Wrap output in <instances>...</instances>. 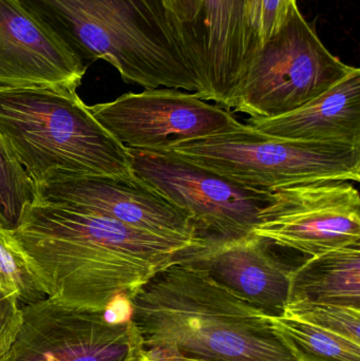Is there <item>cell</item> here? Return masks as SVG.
<instances>
[{"label": "cell", "mask_w": 360, "mask_h": 361, "mask_svg": "<svg viewBox=\"0 0 360 361\" xmlns=\"http://www.w3.org/2000/svg\"><path fill=\"white\" fill-rule=\"evenodd\" d=\"M49 298L107 311L192 247L111 219L34 200L8 231Z\"/></svg>", "instance_id": "1"}, {"label": "cell", "mask_w": 360, "mask_h": 361, "mask_svg": "<svg viewBox=\"0 0 360 361\" xmlns=\"http://www.w3.org/2000/svg\"><path fill=\"white\" fill-rule=\"evenodd\" d=\"M144 350L200 361H296L272 317L199 269L173 262L131 297Z\"/></svg>", "instance_id": "2"}, {"label": "cell", "mask_w": 360, "mask_h": 361, "mask_svg": "<svg viewBox=\"0 0 360 361\" xmlns=\"http://www.w3.org/2000/svg\"><path fill=\"white\" fill-rule=\"evenodd\" d=\"M87 67L105 61L128 84L183 89L199 82L162 0H17Z\"/></svg>", "instance_id": "3"}, {"label": "cell", "mask_w": 360, "mask_h": 361, "mask_svg": "<svg viewBox=\"0 0 360 361\" xmlns=\"http://www.w3.org/2000/svg\"><path fill=\"white\" fill-rule=\"evenodd\" d=\"M0 135L34 185L52 173L135 175L127 148L76 89L0 88Z\"/></svg>", "instance_id": "4"}, {"label": "cell", "mask_w": 360, "mask_h": 361, "mask_svg": "<svg viewBox=\"0 0 360 361\" xmlns=\"http://www.w3.org/2000/svg\"><path fill=\"white\" fill-rule=\"evenodd\" d=\"M166 149L258 190L317 180H360V148L283 141L259 135L249 125L244 130L182 142Z\"/></svg>", "instance_id": "5"}, {"label": "cell", "mask_w": 360, "mask_h": 361, "mask_svg": "<svg viewBox=\"0 0 360 361\" xmlns=\"http://www.w3.org/2000/svg\"><path fill=\"white\" fill-rule=\"evenodd\" d=\"M355 68L328 50L297 6L254 53L230 109L251 118L283 116L314 101Z\"/></svg>", "instance_id": "6"}, {"label": "cell", "mask_w": 360, "mask_h": 361, "mask_svg": "<svg viewBox=\"0 0 360 361\" xmlns=\"http://www.w3.org/2000/svg\"><path fill=\"white\" fill-rule=\"evenodd\" d=\"M127 150L135 175L184 210L203 238L234 240L253 235L270 191L230 182L168 149Z\"/></svg>", "instance_id": "7"}, {"label": "cell", "mask_w": 360, "mask_h": 361, "mask_svg": "<svg viewBox=\"0 0 360 361\" xmlns=\"http://www.w3.org/2000/svg\"><path fill=\"white\" fill-rule=\"evenodd\" d=\"M252 233L309 257L360 245V197L350 180H317L268 192Z\"/></svg>", "instance_id": "8"}, {"label": "cell", "mask_w": 360, "mask_h": 361, "mask_svg": "<svg viewBox=\"0 0 360 361\" xmlns=\"http://www.w3.org/2000/svg\"><path fill=\"white\" fill-rule=\"evenodd\" d=\"M16 341L0 361H139L144 353L132 320L118 322L46 298L23 307Z\"/></svg>", "instance_id": "9"}, {"label": "cell", "mask_w": 360, "mask_h": 361, "mask_svg": "<svg viewBox=\"0 0 360 361\" xmlns=\"http://www.w3.org/2000/svg\"><path fill=\"white\" fill-rule=\"evenodd\" d=\"M90 110L118 142L132 149H166L247 127L230 110L180 89L125 93L114 101L91 106Z\"/></svg>", "instance_id": "10"}, {"label": "cell", "mask_w": 360, "mask_h": 361, "mask_svg": "<svg viewBox=\"0 0 360 361\" xmlns=\"http://www.w3.org/2000/svg\"><path fill=\"white\" fill-rule=\"evenodd\" d=\"M35 187L36 200L66 206L190 246L203 243L198 226L181 208L135 175L52 173Z\"/></svg>", "instance_id": "11"}, {"label": "cell", "mask_w": 360, "mask_h": 361, "mask_svg": "<svg viewBox=\"0 0 360 361\" xmlns=\"http://www.w3.org/2000/svg\"><path fill=\"white\" fill-rule=\"evenodd\" d=\"M271 244L251 235L241 239L204 238L175 262L202 271L213 281L271 317L283 316L294 267L275 256Z\"/></svg>", "instance_id": "12"}, {"label": "cell", "mask_w": 360, "mask_h": 361, "mask_svg": "<svg viewBox=\"0 0 360 361\" xmlns=\"http://www.w3.org/2000/svg\"><path fill=\"white\" fill-rule=\"evenodd\" d=\"M244 0H202L190 23H180V39L199 82L196 94L230 110L247 63L243 35Z\"/></svg>", "instance_id": "13"}, {"label": "cell", "mask_w": 360, "mask_h": 361, "mask_svg": "<svg viewBox=\"0 0 360 361\" xmlns=\"http://www.w3.org/2000/svg\"><path fill=\"white\" fill-rule=\"evenodd\" d=\"M87 67L17 0H0V88L77 89Z\"/></svg>", "instance_id": "14"}, {"label": "cell", "mask_w": 360, "mask_h": 361, "mask_svg": "<svg viewBox=\"0 0 360 361\" xmlns=\"http://www.w3.org/2000/svg\"><path fill=\"white\" fill-rule=\"evenodd\" d=\"M247 122L259 135L283 141L360 148V69L294 111Z\"/></svg>", "instance_id": "15"}, {"label": "cell", "mask_w": 360, "mask_h": 361, "mask_svg": "<svg viewBox=\"0 0 360 361\" xmlns=\"http://www.w3.org/2000/svg\"><path fill=\"white\" fill-rule=\"evenodd\" d=\"M291 302L330 303L360 310V245L309 257L294 267Z\"/></svg>", "instance_id": "16"}, {"label": "cell", "mask_w": 360, "mask_h": 361, "mask_svg": "<svg viewBox=\"0 0 360 361\" xmlns=\"http://www.w3.org/2000/svg\"><path fill=\"white\" fill-rule=\"evenodd\" d=\"M272 322L296 361H360V345L350 339L291 316Z\"/></svg>", "instance_id": "17"}, {"label": "cell", "mask_w": 360, "mask_h": 361, "mask_svg": "<svg viewBox=\"0 0 360 361\" xmlns=\"http://www.w3.org/2000/svg\"><path fill=\"white\" fill-rule=\"evenodd\" d=\"M35 199L33 182L0 135V214L6 229L16 227L25 206Z\"/></svg>", "instance_id": "18"}, {"label": "cell", "mask_w": 360, "mask_h": 361, "mask_svg": "<svg viewBox=\"0 0 360 361\" xmlns=\"http://www.w3.org/2000/svg\"><path fill=\"white\" fill-rule=\"evenodd\" d=\"M296 6V0H244L243 35L247 66L254 53L277 33Z\"/></svg>", "instance_id": "19"}, {"label": "cell", "mask_w": 360, "mask_h": 361, "mask_svg": "<svg viewBox=\"0 0 360 361\" xmlns=\"http://www.w3.org/2000/svg\"><path fill=\"white\" fill-rule=\"evenodd\" d=\"M283 315L310 322L360 345V310L330 303H287Z\"/></svg>", "instance_id": "20"}, {"label": "cell", "mask_w": 360, "mask_h": 361, "mask_svg": "<svg viewBox=\"0 0 360 361\" xmlns=\"http://www.w3.org/2000/svg\"><path fill=\"white\" fill-rule=\"evenodd\" d=\"M0 286L15 293L19 302H37L46 298L19 254L8 229L0 228Z\"/></svg>", "instance_id": "21"}, {"label": "cell", "mask_w": 360, "mask_h": 361, "mask_svg": "<svg viewBox=\"0 0 360 361\" xmlns=\"http://www.w3.org/2000/svg\"><path fill=\"white\" fill-rule=\"evenodd\" d=\"M18 297L0 286V360L8 353L16 341L23 322Z\"/></svg>", "instance_id": "22"}, {"label": "cell", "mask_w": 360, "mask_h": 361, "mask_svg": "<svg viewBox=\"0 0 360 361\" xmlns=\"http://www.w3.org/2000/svg\"><path fill=\"white\" fill-rule=\"evenodd\" d=\"M180 23H190L200 12L202 0H162Z\"/></svg>", "instance_id": "23"}, {"label": "cell", "mask_w": 360, "mask_h": 361, "mask_svg": "<svg viewBox=\"0 0 360 361\" xmlns=\"http://www.w3.org/2000/svg\"><path fill=\"white\" fill-rule=\"evenodd\" d=\"M139 361H200L194 360H187V358L177 357H164V356L154 355V354L148 353L144 350L143 355Z\"/></svg>", "instance_id": "24"}, {"label": "cell", "mask_w": 360, "mask_h": 361, "mask_svg": "<svg viewBox=\"0 0 360 361\" xmlns=\"http://www.w3.org/2000/svg\"><path fill=\"white\" fill-rule=\"evenodd\" d=\"M0 228L6 229V225H4V221L2 219L1 214H0Z\"/></svg>", "instance_id": "25"}]
</instances>
